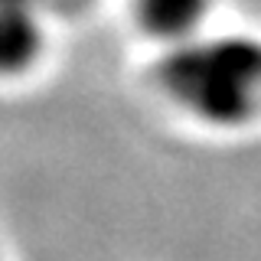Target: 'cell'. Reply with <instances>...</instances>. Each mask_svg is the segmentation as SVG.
<instances>
[{
  "instance_id": "cell-3",
  "label": "cell",
  "mask_w": 261,
  "mask_h": 261,
  "mask_svg": "<svg viewBox=\"0 0 261 261\" xmlns=\"http://www.w3.org/2000/svg\"><path fill=\"white\" fill-rule=\"evenodd\" d=\"M209 10L212 0H141L144 27L170 43H179V39L199 33Z\"/></svg>"
},
{
  "instance_id": "cell-1",
  "label": "cell",
  "mask_w": 261,
  "mask_h": 261,
  "mask_svg": "<svg viewBox=\"0 0 261 261\" xmlns=\"http://www.w3.org/2000/svg\"><path fill=\"white\" fill-rule=\"evenodd\" d=\"M160 82L209 124H245L261 114V36L193 33L170 46Z\"/></svg>"
},
{
  "instance_id": "cell-2",
  "label": "cell",
  "mask_w": 261,
  "mask_h": 261,
  "mask_svg": "<svg viewBox=\"0 0 261 261\" xmlns=\"http://www.w3.org/2000/svg\"><path fill=\"white\" fill-rule=\"evenodd\" d=\"M39 49V23L30 0H0V72L23 69Z\"/></svg>"
}]
</instances>
